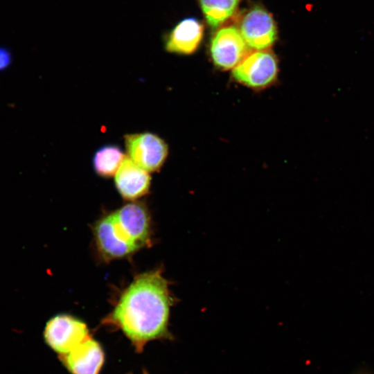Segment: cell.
Wrapping results in <instances>:
<instances>
[{
    "instance_id": "6da1fadb",
    "label": "cell",
    "mask_w": 374,
    "mask_h": 374,
    "mask_svg": "<svg viewBox=\"0 0 374 374\" xmlns=\"http://www.w3.org/2000/svg\"><path fill=\"white\" fill-rule=\"evenodd\" d=\"M173 303L161 271H148L136 276L103 323L121 331L141 353L149 342L172 337L168 325Z\"/></svg>"
},
{
    "instance_id": "7a4b0ae2",
    "label": "cell",
    "mask_w": 374,
    "mask_h": 374,
    "mask_svg": "<svg viewBox=\"0 0 374 374\" xmlns=\"http://www.w3.org/2000/svg\"><path fill=\"white\" fill-rule=\"evenodd\" d=\"M112 231L116 238L133 252L150 241V217L145 206L128 203L109 214Z\"/></svg>"
},
{
    "instance_id": "3957f363",
    "label": "cell",
    "mask_w": 374,
    "mask_h": 374,
    "mask_svg": "<svg viewBox=\"0 0 374 374\" xmlns=\"http://www.w3.org/2000/svg\"><path fill=\"white\" fill-rule=\"evenodd\" d=\"M43 335L48 346L58 356L68 353L91 336L84 321L66 314H57L50 319Z\"/></svg>"
},
{
    "instance_id": "277c9868",
    "label": "cell",
    "mask_w": 374,
    "mask_h": 374,
    "mask_svg": "<svg viewBox=\"0 0 374 374\" xmlns=\"http://www.w3.org/2000/svg\"><path fill=\"white\" fill-rule=\"evenodd\" d=\"M123 138L126 152L134 163L148 172L161 169L168 154L163 139L150 132L126 134Z\"/></svg>"
},
{
    "instance_id": "5b68a950",
    "label": "cell",
    "mask_w": 374,
    "mask_h": 374,
    "mask_svg": "<svg viewBox=\"0 0 374 374\" xmlns=\"http://www.w3.org/2000/svg\"><path fill=\"white\" fill-rule=\"evenodd\" d=\"M277 71L274 56L267 51H258L247 55L232 73L238 81L247 86L262 87L274 80Z\"/></svg>"
},
{
    "instance_id": "8992f818",
    "label": "cell",
    "mask_w": 374,
    "mask_h": 374,
    "mask_svg": "<svg viewBox=\"0 0 374 374\" xmlns=\"http://www.w3.org/2000/svg\"><path fill=\"white\" fill-rule=\"evenodd\" d=\"M247 45L235 27L219 30L211 44V54L215 65L224 69H234L247 56Z\"/></svg>"
},
{
    "instance_id": "52a82bcc",
    "label": "cell",
    "mask_w": 374,
    "mask_h": 374,
    "mask_svg": "<svg viewBox=\"0 0 374 374\" xmlns=\"http://www.w3.org/2000/svg\"><path fill=\"white\" fill-rule=\"evenodd\" d=\"M240 33L247 45L257 51L271 46L277 35L271 15L260 8H255L245 15L240 24Z\"/></svg>"
},
{
    "instance_id": "ba28073f",
    "label": "cell",
    "mask_w": 374,
    "mask_h": 374,
    "mask_svg": "<svg viewBox=\"0 0 374 374\" xmlns=\"http://www.w3.org/2000/svg\"><path fill=\"white\" fill-rule=\"evenodd\" d=\"M58 357L71 374H100L105 362L104 350L91 336Z\"/></svg>"
},
{
    "instance_id": "9c48e42d",
    "label": "cell",
    "mask_w": 374,
    "mask_h": 374,
    "mask_svg": "<svg viewBox=\"0 0 374 374\" xmlns=\"http://www.w3.org/2000/svg\"><path fill=\"white\" fill-rule=\"evenodd\" d=\"M114 182L124 199L135 200L148 193L151 177L148 172L125 157L115 174Z\"/></svg>"
},
{
    "instance_id": "30bf717a",
    "label": "cell",
    "mask_w": 374,
    "mask_h": 374,
    "mask_svg": "<svg viewBox=\"0 0 374 374\" xmlns=\"http://www.w3.org/2000/svg\"><path fill=\"white\" fill-rule=\"evenodd\" d=\"M203 35L202 25L194 18L180 21L164 37L167 52L188 55L195 51Z\"/></svg>"
},
{
    "instance_id": "8fae6325",
    "label": "cell",
    "mask_w": 374,
    "mask_h": 374,
    "mask_svg": "<svg viewBox=\"0 0 374 374\" xmlns=\"http://www.w3.org/2000/svg\"><path fill=\"white\" fill-rule=\"evenodd\" d=\"M125 157L121 148L115 144H106L100 147L92 159L96 173L105 178L115 175L121 163Z\"/></svg>"
},
{
    "instance_id": "7c38bea8",
    "label": "cell",
    "mask_w": 374,
    "mask_h": 374,
    "mask_svg": "<svg viewBox=\"0 0 374 374\" xmlns=\"http://www.w3.org/2000/svg\"><path fill=\"white\" fill-rule=\"evenodd\" d=\"M240 0H200L207 22L217 27L234 12Z\"/></svg>"
},
{
    "instance_id": "4fadbf2b",
    "label": "cell",
    "mask_w": 374,
    "mask_h": 374,
    "mask_svg": "<svg viewBox=\"0 0 374 374\" xmlns=\"http://www.w3.org/2000/svg\"><path fill=\"white\" fill-rule=\"evenodd\" d=\"M11 62L10 53L3 47H0V71L6 69Z\"/></svg>"
},
{
    "instance_id": "5bb4252c",
    "label": "cell",
    "mask_w": 374,
    "mask_h": 374,
    "mask_svg": "<svg viewBox=\"0 0 374 374\" xmlns=\"http://www.w3.org/2000/svg\"><path fill=\"white\" fill-rule=\"evenodd\" d=\"M145 374H146V373H145Z\"/></svg>"
}]
</instances>
